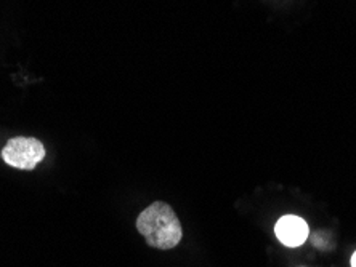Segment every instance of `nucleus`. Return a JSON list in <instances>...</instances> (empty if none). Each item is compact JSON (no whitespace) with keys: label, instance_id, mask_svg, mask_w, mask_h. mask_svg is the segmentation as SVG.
<instances>
[{"label":"nucleus","instance_id":"2","mask_svg":"<svg viewBox=\"0 0 356 267\" xmlns=\"http://www.w3.org/2000/svg\"><path fill=\"white\" fill-rule=\"evenodd\" d=\"M45 157V148L35 138H12L2 149V159L7 165L19 170H33Z\"/></svg>","mask_w":356,"mask_h":267},{"label":"nucleus","instance_id":"1","mask_svg":"<svg viewBox=\"0 0 356 267\" xmlns=\"http://www.w3.org/2000/svg\"><path fill=\"white\" fill-rule=\"evenodd\" d=\"M137 229L149 247L172 250L181 242L183 230L177 214L169 203L154 202L140 213Z\"/></svg>","mask_w":356,"mask_h":267},{"label":"nucleus","instance_id":"4","mask_svg":"<svg viewBox=\"0 0 356 267\" xmlns=\"http://www.w3.org/2000/svg\"><path fill=\"white\" fill-rule=\"evenodd\" d=\"M352 267H356V251H355L353 256H352Z\"/></svg>","mask_w":356,"mask_h":267},{"label":"nucleus","instance_id":"3","mask_svg":"<svg viewBox=\"0 0 356 267\" xmlns=\"http://www.w3.org/2000/svg\"><path fill=\"white\" fill-rule=\"evenodd\" d=\"M308 224L302 218L287 214L282 216L275 226V234L282 245L289 248H297L308 239Z\"/></svg>","mask_w":356,"mask_h":267}]
</instances>
